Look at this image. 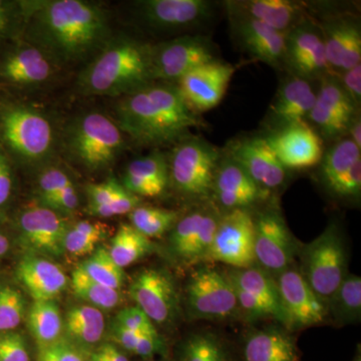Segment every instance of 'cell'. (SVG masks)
I'll use <instances>...</instances> for the list:
<instances>
[{
	"label": "cell",
	"instance_id": "8",
	"mask_svg": "<svg viewBox=\"0 0 361 361\" xmlns=\"http://www.w3.org/2000/svg\"><path fill=\"white\" fill-rule=\"evenodd\" d=\"M186 294L190 313L196 319L220 322L240 312L231 280L228 274L214 268L195 271L188 282Z\"/></svg>",
	"mask_w": 361,
	"mask_h": 361
},
{
	"label": "cell",
	"instance_id": "6",
	"mask_svg": "<svg viewBox=\"0 0 361 361\" xmlns=\"http://www.w3.org/2000/svg\"><path fill=\"white\" fill-rule=\"evenodd\" d=\"M0 137L11 153L26 163L51 154L54 135L51 123L39 111L11 104L0 111Z\"/></svg>",
	"mask_w": 361,
	"mask_h": 361
},
{
	"label": "cell",
	"instance_id": "44",
	"mask_svg": "<svg viewBox=\"0 0 361 361\" xmlns=\"http://www.w3.org/2000/svg\"><path fill=\"white\" fill-rule=\"evenodd\" d=\"M0 361H30L25 338L18 332L0 334Z\"/></svg>",
	"mask_w": 361,
	"mask_h": 361
},
{
	"label": "cell",
	"instance_id": "12",
	"mask_svg": "<svg viewBox=\"0 0 361 361\" xmlns=\"http://www.w3.org/2000/svg\"><path fill=\"white\" fill-rule=\"evenodd\" d=\"M256 263L266 272L281 273L290 267L295 244L281 213L270 209L255 218Z\"/></svg>",
	"mask_w": 361,
	"mask_h": 361
},
{
	"label": "cell",
	"instance_id": "29",
	"mask_svg": "<svg viewBox=\"0 0 361 361\" xmlns=\"http://www.w3.org/2000/svg\"><path fill=\"white\" fill-rule=\"evenodd\" d=\"M170 180L169 164L163 154L155 152L130 161L123 178V186L135 196H160Z\"/></svg>",
	"mask_w": 361,
	"mask_h": 361
},
{
	"label": "cell",
	"instance_id": "11",
	"mask_svg": "<svg viewBox=\"0 0 361 361\" xmlns=\"http://www.w3.org/2000/svg\"><path fill=\"white\" fill-rule=\"evenodd\" d=\"M281 323L287 329L301 330L326 322V302L313 291L299 271L289 267L276 280Z\"/></svg>",
	"mask_w": 361,
	"mask_h": 361
},
{
	"label": "cell",
	"instance_id": "24",
	"mask_svg": "<svg viewBox=\"0 0 361 361\" xmlns=\"http://www.w3.org/2000/svg\"><path fill=\"white\" fill-rule=\"evenodd\" d=\"M236 16V35L239 44L252 59L272 66L284 63L287 33L277 32L248 16Z\"/></svg>",
	"mask_w": 361,
	"mask_h": 361
},
{
	"label": "cell",
	"instance_id": "45",
	"mask_svg": "<svg viewBox=\"0 0 361 361\" xmlns=\"http://www.w3.org/2000/svg\"><path fill=\"white\" fill-rule=\"evenodd\" d=\"M73 184L70 177L58 168L47 169L39 179L40 198L45 199L58 194L68 185Z\"/></svg>",
	"mask_w": 361,
	"mask_h": 361
},
{
	"label": "cell",
	"instance_id": "15",
	"mask_svg": "<svg viewBox=\"0 0 361 361\" xmlns=\"http://www.w3.org/2000/svg\"><path fill=\"white\" fill-rule=\"evenodd\" d=\"M284 63L294 75L307 80L334 75L327 63L320 27L306 20L287 33Z\"/></svg>",
	"mask_w": 361,
	"mask_h": 361
},
{
	"label": "cell",
	"instance_id": "58",
	"mask_svg": "<svg viewBox=\"0 0 361 361\" xmlns=\"http://www.w3.org/2000/svg\"><path fill=\"white\" fill-rule=\"evenodd\" d=\"M353 361H361L360 349H358V353H356L355 357Z\"/></svg>",
	"mask_w": 361,
	"mask_h": 361
},
{
	"label": "cell",
	"instance_id": "20",
	"mask_svg": "<svg viewBox=\"0 0 361 361\" xmlns=\"http://www.w3.org/2000/svg\"><path fill=\"white\" fill-rule=\"evenodd\" d=\"M220 217L207 210H197L179 219L171 235V248L188 264L205 261L212 245Z\"/></svg>",
	"mask_w": 361,
	"mask_h": 361
},
{
	"label": "cell",
	"instance_id": "50",
	"mask_svg": "<svg viewBox=\"0 0 361 361\" xmlns=\"http://www.w3.org/2000/svg\"><path fill=\"white\" fill-rule=\"evenodd\" d=\"M339 82L357 108L361 101V65L342 73V82Z\"/></svg>",
	"mask_w": 361,
	"mask_h": 361
},
{
	"label": "cell",
	"instance_id": "13",
	"mask_svg": "<svg viewBox=\"0 0 361 361\" xmlns=\"http://www.w3.org/2000/svg\"><path fill=\"white\" fill-rule=\"evenodd\" d=\"M235 71V66L217 59L180 78L177 87L192 111L205 113L222 102Z\"/></svg>",
	"mask_w": 361,
	"mask_h": 361
},
{
	"label": "cell",
	"instance_id": "48",
	"mask_svg": "<svg viewBox=\"0 0 361 361\" xmlns=\"http://www.w3.org/2000/svg\"><path fill=\"white\" fill-rule=\"evenodd\" d=\"M116 324L134 331L156 329L155 324L137 306L125 308L116 316Z\"/></svg>",
	"mask_w": 361,
	"mask_h": 361
},
{
	"label": "cell",
	"instance_id": "38",
	"mask_svg": "<svg viewBox=\"0 0 361 361\" xmlns=\"http://www.w3.org/2000/svg\"><path fill=\"white\" fill-rule=\"evenodd\" d=\"M130 225L147 238H159L174 228L179 214L174 210L140 205L129 214Z\"/></svg>",
	"mask_w": 361,
	"mask_h": 361
},
{
	"label": "cell",
	"instance_id": "4",
	"mask_svg": "<svg viewBox=\"0 0 361 361\" xmlns=\"http://www.w3.org/2000/svg\"><path fill=\"white\" fill-rule=\"evenodd\" d=\"M118 123L101 113L80 116L66 137V148L89 170L106 168L120 156L125 140Z\"/></svg>",
	"mask_w": 361,
	"mask_h": 361
},
{
	"label": "cell",
	"instance_id": "55",
	"mask_svg": "<svg viewBox=\"0 0 361 361\" xmlns=\"http://www.w3.org/2000/svg\"><path fill=\"white\" fill-rule=\"evenodd\" d=\"M101 350L103 351L108 361H129L127 356L123 355L120 350H118L115 346L111 345V344H106L101 348Z\"/></svg>",
	"mask_w": 361,
	"mask_h": 361
},
{
	"label": "cell",
	"instance_id": "35",
	"mask_svg": "<svg viewBox=\"0 0 361 361\" xmlns=\"http://www.w3.org/2000/svg\"><path fill=\"white\" fill-rule=\"evenodd\" d=\"M153 249L151 239L147 238L132 225L122 224L111 240L109 252L116 265L123 269L148 255Z\"/></svg>",
	"mask_w": 361,
	"mask_h": 361
},
{
	"label": "cell",
	"instance_id": "16",
	"mask_svg": "<svg viewBox=\"0 0 361 361\" xmlns=\"http://www.w3.org/2000/svg\"><path fill=\"white\" fill-rule=\"evenodd\" d=\"M20 240L30 255L58 258L65 253L63 240L68 226L56 211L33 206L21 213Z\"/></svg>",
	"mask_w": 361,
	"mask_h": 361
},
{
	"label": "cell",
	"instance_id": "41",
	"mask_svg": "<svg viewBox=\"0 0 361 361\" xmlns=\"http://www.w3.org/2000/svg\"><path fill=\"white\" fill-rule=\"evenodd\" d=\"M182 361H231L219 337L209 332L190 336L182 349Z\"/></svg>",
	"mask_w": 361,
	"mask_h": 361
},
{
	"label": "cell",
	"instance_id": "36",
	"mask_svg": "<svg viewBox=\"0 0 361 361\" xmlns=\"http://www.w3.org/2000/svg\"><path fill=\"white\" fill-rule=\"evenodd\" d=\"M27 318L30 332L42 348L58 341L63 323L54 300L35 301Z\"/></svg>",
	"mask_w": 361,
	"mask_h": 361
},
{
	"label": "cell",
	"instance_id": "33",
	"mask_svg": "<svg viewBox=\"0 0 361 361\" xmlns=\"http://www.w3.org/2000/svg\"><path fill=\"white\" fill-rule=\"evenodd\" d=\"M65 327L66 334L73 341L92 345L104 336L103 312L94 306H75L66 313Z\"/></svg>",
	"mask_w": 361,
	"mask_h": 361
},
{
	"label": "cell",
	"instance_id": "46",
	"mask_svg": "<svg viewBox=\"0 0 361 361\" xmlns=\"http://www.w3.org/2000/svg\"><path fill=\"white\" fill-rule=\"evenodd\" d=\"M42 204L58 213H71L77 210L80 200L73 184L68 185L58 194L42 199Z\"/></svg>",
	"mask_w": 361,
	"mask_h": 361
},
{
	"label": "cell",
	"instance_id": "14",
	"mask_svg": "<svg viewBox=\"0 0 361 361\" xmlns=\"http://www.w3.org/2000/svg\"><path fill=\"white\" fill-rule=\"evenodd\" d=\"M264 139L286 170H303L322 163V137L306 121L274 130Z\"/></svg>",
	"mask_w": 361,
	"mask_h": 361
},
{
	"label": "cell",
	"instance_id": "9",
	"mask_svg": "<svg viewBox=\"0 0 361 361\" xmlns=\"http://www.w3.org/2000/svg\"><path fill=\"white\" fill-rule=\"evenodd\" d=\"M255 218L247 209L228 211L220 217L212 245L204 262H220L235 269L256 264Z\"/></svg>",
	"mask_w": 361,
	"mask_h": 361
},
{
	"label": "cell",
	"instance_id": "53",
	"mask_svg": "<svg viewBox=\"0 0 361 361\" xmlns=\"http://www.w3.org/2000/svg\"><path fill=\"white\" fill-rule=\"evenodd\" d=\"M11 4L0 0V39L6 35L9 25L11 21Z\"/></svg>",
	"mask_w": 361,
	"mask_h": 361
},
{
	"label": "cell",
	"instance_id": "49",
	"mask_svg": "<svg viewBox=\"0 0 361 361\" xmlns=\"http://www.w3.org/2000/svg\"><path fill=\"white\" fill-rule=\"evenodd\" d=\"M39 361H85L82 355L70 343L56 341L40 351Z\"/></svg>",
	"mask_w": 361,
	"mask_h": 361
},
{
	"label": "cell",
	"instance_id": "19",
	"mask_svg": "<svg viewBox=\"0 0 361 361\" xmlns=\"http://www.w3.org/2000/svg\"><path fill=\"white\" fill-rule=\"evenodd\" d=\"M325 187L341 198H360L361 193V149L350 139L341 140L322 160Z\"/></svg>",
	"mask_w": 361,
	"mask_h": 361
},
{
	"label": "cell",
	"instance_id": "47",
	"mask_svg": "<svg viewBox=\"0 0 361 361\" xmlns=\"http://www.w3.org/2000/svg\"><path fill=\"white\" fill-rule=\"evenodd\" d=\"M123 185L115 179H110L101 184H92L87 187L89 205L87 208L103 206L109 203L122 189Z\"/></svg>",
	"mask_w": 361,
	"mask_h": 361
},
{
	"label": "cell",
	"instance_id": "18",
	"mask_svg": "<svg viewBox=\"0 0 361 361\" xmlns=\"http://www.w3.org/2000/svg\"><path fill=\"white\" fill-rule=\"evenodd\" d=\"M356 109L339 80L334 75H327L322 78L308 118L323 137L336 139L348 132L356 116Z\"/></svg>",
	"mask_w": 361,
	"mask_h": 361
},
{
	"label": "cell",
	"instance_id": "32",
	"mask_svg": "<svg viewBox=\"0 0 361 361\" xmlns=\"http://www.w3.org/2000/svg\"><path fill=\"white\" fill-rule=\"evenodd\" d=\"M228 276L235 287L255 299L269 317H274L281 322L276 280L271 278L269 273L253 266L245 269L233 270L228 273Z\"/></svg>",
	"mask_w": 361,
	"mask_h": 361
},
{
	"label": "cell",
	"instance_id": "7",
	"mask_svg": "<svg viewBox=\"0 0 361 361\" xmlns=\"http://www.w3.org/2000/svg\"><path fill=\"white\" fill-rule=\"evenodd\" d=\"M168 164L170 179L180 193L193 198L212 193L220 154L210 142L190 135L176 146Z\"/></svg>",
	"mask_w": 361,
	"mask_h": 361
},
{
	"label": "cell",
	"instance_id": "37",
	"mask_svg": "<svg viewBox=\"0 0 361 361\" xmlns=\"http://www.w3.org/2000/svg\"><path fill=\"white\" fill-rule=\"evenodd\" d=\"M108 234V225L104 223L80 221L66 230L63 249L73 257L92 255Z\"/></svg>",
	"mask_w": 361,
	"mask_h": 361
},
{
	"label": "cell",
	"instance_id": "1",
	"mask_svg": "<svg viewBox=\"0 0 361 361\" xmlns=\"http://www.w3.org/2000/svg\"><path fill=\"white\" fill-rule=\"evenodd\" d=\"M32 45L51 61L75 63L99 52L108 44L110 27L102 7L82 0H51L26 4Z\"/></svg>",
	"mask_w": 361,
	"mask_h": 361
},
{
	"label": "cell",
	"instance_id": "43",
	"mask_svg": "<svg viewBox=\"0 0 361 361\" xmlns=\"http://www.w3.org/2000/svg\"><path fill=\"white\" fill-rule=\"evenodd\" d=\"M141 198L135 195L130 193L123 186L118 194L114 197L109 203L103 206L87 208L90 215L97 218H110L114 216L125 215L130 214L137 207L141 205Z\"/></svg>",
	"mask_w": 361,
	"mask_h": 361
},
{
	"label": "cell",
	"instance_id": "56",
	"mask_svg": "<svg viewBox=\"0 0 361 361\" xmlns=\"http://www.w3.org/2000/svg\"><path fill=\"white\" fill-rule=\"evenodd\" d=\"M8 239H7V237L4 234V233L0 231V257H1V256L6 255V253L7 251H8Z\"/></svg>",
	"mask_w": 361,
	"mask_h": 361
},
{
	"label": "cell",
	"instance_id": "23",
	"mask_svg": "<svg viewBox=\"0 0 361 361\" xmlns=\"http://www.w3.org/2000/svg\"><path fill=\"white\" fill-rule=\"evenodd\" d=\"M327 63L332 73H344L361 61V30L351 18H332L319 26Z\"/></svg>",
	"mask_w": 361,
	"mask_h": 361
},
{
	"label": "cell",
	"instance_id": "17",
	"mask_svg": "<svg viewBox=\"0 0 361 361\" xmlns=\"http://www.w3.org/2000/svg\"><path fill=\"white\" fill-rule=\"evenodd\" d=\"M130 295L135 306L155 324H165L175 317L178 293L172 277L164 271L144 269L130 284Z\"/></svg>",
	"mask_w": 361,
	"mask_h": 361
},
{
	"label": "cell",
	"instance_id": "31",
	"mask_svg": "<svg viewBox=\"0 0 361 361\" xmlns=\"http://www.w3.org/2000/svg\"><path fill=\"white\" fill-rule=\"evenodd\" d=\"M235 13L248 16L264 23L277 32L288 33L305 20L303 6L288 0H250L237 2Z\"/></svg>",
	"mask_w": 361,
	"mask_h": 361
},
{
	"label": "cell",
	"instance_id": "30",
	"mask_svg": "<svg viewBox=\"0 0 361 361\" xmlns=\"http://www.w3.org/2000/svg\"><path fill=\"white\" fill-rule=\"evenodd\" d=\"M244 361H300L295 339L285 330L268 327L246 337Z\"/></svg>",
	"mask_w": 361,
	"mask_h": 361
},
{
	"label": "cell",
	"instance_id": "54",
	"mask_svg": "<svg viewBox=\"0 0 361 361\" xmlns=\"http://www.w3.org/2000/svg\"><path fill=\"white\" fill-rule=\"evenodd\" d=\"M348 132L350 133L351 140L358 148L361 149V122L360 116H355L353 118V122L349 126Z\"/></svg>",
	"mask_w": 361,
	"mask_h": 361
},
{
	"label": "cell",
	"instance_id": "5",
	"mask_svg": "<svg viewBox=\"0 0 361 361\" xmlns=\"http://www.w3.org/2000/svg\"><path fill=\"white\" fill-rule=\"evenodd\" d=\"M301 275L327 302L348 274V253L336 224L329 225L301 252Z\"/></svg>",
	"mask_w": 361,
	"mask_h": 361
},
{
	"label": "cell",
	"instance_id": "39",
	"mask_svg": "<svg viewBox=\"0 0 361 361\" xmlns=\"http://www.w3.org/2000/svg\"><path fill=\"white\" fill-rule=\"evenodd\" d=\"M71 286L75 295L99 310H111L120 303L118 290L97 283L80 266L71 273Z\"/></svg>",
	"mask_w": 361,
	"mask_h": 361
},
{
	"label": "cell",
	"instance_id": "21",
	"mask_svg": "<svg viewBox=\"0 0 361 361\" xmlns=\"http://www.w3.org/2000/svg\"><path fill=\"white\" fill-rule=\"evenodd\" d=\"M229 158L263 190L276 189L286 180V169L278 161L264 137L234 142L229 149Z\"/></svg>",
	"mask_w": 361,
	"mask_h": 361
},
{
	"label": "cell",
	"instance_id": "10",
	"mask_svg": "<svg viewBox=\"0 0 361 361\" xmlns=\"http://www.w3.org/2000/svg\"><path fill=\"white\" fill-rule=\"evenodd\" d=\"M217 54L205 35H184L152 47L153 80L177 82L194 68L217 61Z\"/></svg>",
	"mask_w": 361,
	"mask_h": 361
},
{
	"label": "cell",
	"instance_id": "25",
	"mask_svg": "<svg viewBox=\"0 0 361 361\" xmlns=\"http://www.w3.org/2000/svg\"><path fill=\"white\" fill-rule=\"evenodd\" d=\"M51 61L32 44L23 45L0 59V78L18 87L42 85L52 75Z\"/></svg>",
	"mask_w": 361,
	"mask_h": 361
},
{
	"label": "cell",
	"instance_id": "27",
	"mask_svg": "<svg viewBox=\"0 0 361 361\" xmlns=\"http://www.w3.org/2000/svg\"><path fill=\"white\" fill-rule=\"evenodd\" d=\"M16 277L35 301L54 300L68 285L63 269L42 256L27 255L21 259Z\"/></svg>",
	"mask_w": 361,
	"mask_h": 361
},
{
	"label": "cell",
	"instance_id": "26",
	"mask_svg": "<svg viewBox=\"0 0 361 361\" xmlns=\"http://www.w3.org/2000/svg\"><path fill=\"white\" fill-rule=\"evenodd\" d=\"M316 99V92L310 80L292 75L280 85L271 104L270 122L274 130L303 122L310 115Z\"/></svg>",
	"mask_w": 361,
	"mask_h": 361
},
{
	"label": "cell",
	"instance_id": "51",
	"mask_svg": "<svg viewBox=\"0 0 361 361\" xmlns=\"http://www.w3.org/2000/svg\"><path fill=\"white\" fill-rule=\"evenodd\" d=\"M13 178L11 163L4 149L0 148V207L11 198L13 192Z\"/></svg>",
	"mask_w": 361,
	"mask_h": 361
},
{
	"label": "cell",
	"instance_id": "28",
	"mask_svg": "<svg viewBox=\"0 0 361 361\" xmlns=\"http://www.w3.org/2000/svg\"><path fill=\"white\" fill-rule=\"evenodd\" d=\"M264 191L231 159L218 167L213 192L228 211L248 208L263 196Z\"/></svg>",
	"mask_w": 361,
	"mask_h": 361
},
{
	"label": "cell",
	"instance_id": "40",
	"mask_svg": "<svg viewBox=\"0 0 361 361\" xmlns=\"http://www.w3.org/2000/svg\"><path fill=\"white\" fill-rule=\"evenodd\" d=\"M80 267L97 283L118 290L125 281L123 268L116 265L109 249L97 248Z\"/></svg>",
	"mask_w": 361,
	"mask_h": 361
},
{
	"label": "cell",
	"instance_id": "42",
	"mask_svg": "<svg viewBox=\"0 0 361 361\" xmlns=\"http://www.w3.org/2000/svg\"><path fill=\"white\" fill-rule=\"evenodd\" d=\"M25 299L18 289L0 287V332L16 329L23 322L25 312Z\"/></svg>",
	"mask_w": 361,
	"mask_h": 361
},
{
	"label": "cell",
	"instance_id": "22",
	"mask_svg": "<svg viewBox=\"0 0 361 361\" xmlns=\"http://www.w3.org/2000/svg\"><path fill=\"white\" fill-rule=\"evenodd\" d=\"M147 25L161 30H183L208 20L213 4L207 0H145L137 4Z\"/></svg>",
	"mask_w": 361,
	"mask_h": 361
},
{
	"label": "cell",
	"instance_id": "2",
	"mask_svg": "<svg viewBox=\"0 0 361 361\" xmlns=\"http://www.w3.org/2000/svg\"><path fill=\"white\" fill-rule=\"evenodd\" d=\"M116 116L123 132L147 146L180 142L202 125L177 85L153 82L123 97L116 106Z\"/></svg>",
	"mask_w": 361,
	"mask_h": 361
},
{
	"label": "cell",
	"instance_id": "3",
	"mask_svg": "<svg viewBox=\"0 0 361 361\" xmlns=\"http://www.w3.org/2000/svg\"><path fill=\"white\" fill-rule=\"evenodd\" d=\"M153 82L152 45L118 39L109 40L80 71L78 85L89 96L125 97Z\"/></svg>",
	"mask_w": 361,
	"mask_h": 361
},
{
	"label": "cell",
	"instance_id": "52",
	"mask_svg": "<svg viewBox=\"0 0 361 361\" xmlns=\"http://www.w3.org/2000/svg\"><path fill=\"white\" fill-rule=\"evenodd\" d=\"M139 334L140 331H134V330L126 329L122 325H118L116 323L115 336L116 341L126 350L130 351V353H134Z\"/></svg>",
	"mask_w": 361,
	"mask_h": 361
},
{
	"label": "cell",
	"instance_id": "34",
	"mask_svg": "<svg viewBox=\"0 0 361 361\" xmlns=\"http://www.w3.org/2000/svg\"><path fill=\"white\" fill-rule=\"evenodd\" d=\"M329 314L341 324L360 322L361 317V278L346 275L337 290L326 302Z\"/></svg>",
	"mask_w": 361,
	"mask_h": 361
},
{
	"label": "cell",
	"instance_id": "57",
	"mask_svg": "<svg viewBox=\"0 0 361 361\" xmlns=\"http://www.w3.org/2000/svg\"><path fill=\"white\" fill-rule=\"evenodd\" d=\"M90 361H108L106 360V356H104L103 351L99 349L97 353L92 355V360Z\"/></svg>",
	"mask_w": 361,
	"mask_h": 361
}]
</instances>
